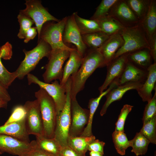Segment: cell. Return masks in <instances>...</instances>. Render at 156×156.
Here are the masks:
<instances>
[{
	"label": "cell",
	"mask_w": 156,
	"mask_h": 156,
	"mask_svg": "<svg viewBox=\"0 0 156 156\" xmlns=\"http://www.w3.org/2000/svg\"><path fill=\"white\" fill-rule=\"evenodd\" d=\"M70 51L61 49H52L45 65V70L42 75L44 82L50 83L54 80L61 81L64 62L69 56Z\"/></svg>",
	"instance_id": "7"
},
{
	"label": "cell",
	"mask_w": 156,
	"mask_h": 156,
	"mask_svg": "<svg viewBox=\"0 0 156 156\" xmlns=\"http://www.w3.org/2000/svg\"><path fill=\"white\" fill-rule=\"evenodd\" d=\"M147 70L148 74L145 81L136 90L142 101L148 102L153 97L152 91L156 89V63L152 64Z\"/></svg>",
	"instance_id": "19"
},
{
	"label": "cell",
	"mask_w": 156,
	"mask_h": 156,
	"mask_svg": "<svg viewBox=\"0 0 156 156\" xmlns=\"http://www.w3.org/2000/svg\"><path fill=\"white\" fill-rule=\"evenodd\" d=\"M37 31L36 27H31L26 31L24 42L28 43L30 40H33L36 36L37 33Z\"/></svg>",
	"instance_id": "44"
},
{
	"label": "cell",
	"mask_w": 156,
	"mask_h": 156,
	"mask_svg": "<svg viewBox=\"0 0 156 156\" xmlns=\"http://www.w3.org/2000/svg\"><path fill=\"white\" fill-rule=\"evenodd\" d=\"M156 115V91L151 99L146 105L144 112L143 123L147 122Z\"/></svg>",
	"instance_id": "38"
},
{
	"label": "cell",
	"mask_w": 156,
	"mask_h": 156,
	"mask_svg": "<svg viewBox=\"0 0 156 156\" xmlns=\"http://www.w3.org/2000/svg\"><path fill=\"white\" fill-rule=\"evenodd\" d=\"M26 112L23 106L18 105L13 109L11 114L4 125L21 120L25 118Z\"/></svg>",
	"instance_id": "39"
},
{
	"label": "cell",
	"mask_w": 156,
	"mask_h": 156,
	"mask_svg": "<svg viewBox=\"0 0 156 156\" xmlns=\"http://www.w3.org/2000/svg\"><path fill=\"white\" fill-rule=\"evenodd\" d=\"M149 43L151 55L154 63H156V34L153 36Z\"/></svg>",
	"instance_id": "43"
},
{
	"label": "cell",
	"mask_w": 156,
	"mask_h": 156,
	"mask_svg": "<svg viewBox=\"0 0 156 156\" xmlns=\"http://www.w3.org/2000/svg\"><path fill=\"white\" fill-rule=\"evenodd\" d=\"M129 143L130 146L132 148L131 152L138 156L146 153L150 142L139 132L136 133L133 139L129 140Z\"/></svg>",
	"instance_id": "30"
},
{
	"label": "cell",
	"mask_w": 156,
	"mask_h": 156,
	"mask_svg": "<svg viewBox=\"0 0 156 156\" xmlns=\"http://www.w3.org/2000/svg\"><path fill=\"white\" fill-rule=\"evenodd\" d=\"M60 155V156H85L76 152L68 145L61 147Z\"/></svg>",
	"instance_id": "42"
},
{
	"label": "cell",
	"mask_w": 156,
	"mask_h": 156,
	"mask_svg": "<svg viewBox=\"0 0 156 156\" xmlns=\"http://www.w3.org/2000/svg\"><path fill=\"white\" fill-rule=\"evenodd\" d=\"M28 156H55L47 153L37 147L31 151Z\"/></svg>",
	"instance_id": "45"
},
{
	"label": "cell",
	"mask_w": 156,
	"mask_h": 156,
	"mask_svg": "<svg viewBox=\"0 0 156 156\" xmlns=\"http://www.w3.org/2000/svg\"><path fill=\"white\" fill-rule=\"evenodd\" d=\"M62 38L64 44L66 43L74 44L79 53L83 57H84L88 49V47L82 40L75 21L74 13L67 16Z\"/></svg>",
	"instance_id": "14"
},
{
	"label": "cell",
	"mask_w": 156,
	"mask_h": 156,
	"mask_svg": "<svg viewBox=\"0 0 156 156\" xmlns=\"http://www.w3.org/2000/svg\"><path fill=\"white\" fill-rule=\"evenodd\" d=\"M26 112L25 124L28 134L43 136V125L39 104L36 99L27 101L23 105Z\"/></svg>",
	"instance_id": "10"
},
{
	"label": "cell",
	"mask_w": 156,
	"mask_h": 156,
	"mask_svg": "<svg viewBox=\"0 0 156 156\" xmlns=\"http://www.w3.org/2000/svg\"><path fill=\"white\" fill-rule=\"evenodd\" d=\"M28 84L34 83L44 89L53 99L57 114L63 109L66 101L65 85H62L58 81L55 80L51 83L43 82L34 75L29 73L27 75Z\"/></svg>",
	"instance_id": "8"
},
{
	"label": "cell",
	"mask_w": 156,
	"mask_h": 156,
	"mask_svg": "<svg viewBox=\"0 0 156 156\" xmlns=\"http://www.w3.org/2000/svg\"><path fill=\"white\" fill-rule=\"evenodd\" d=\"M82 40L89 49H98L101 47L110 36L101 31L81 35Z\"/></svg>",
	"instance_id": "28"
},
{
	"label": "cell",
	"mask_w": 156,
	"mask_h": 156,
	"mask_svg": "<svg viewBox=\"0 0 156 156\" xmlns=\"http://www.w3.org/2000/svg\"><path fill=\"white\" fill-rule=\"evenodd\" d=\"M37 146L55 156H60L62 146L54 138H47L43 136L36 137Z\"/></svg>",
	"instance_id": "26"
},
{
	"label": "cell",
	"mask_w": 156,
	"mask_h": 156,
	"mask_svg": "<svg viewBox=\"0 0 156 156\" xmlns=\"http://www.w3.org/2000/svg\"><path fill=\"white\" fill-rule=\"evenodd\" d=\"M95 20L98 23L101 31L109 36L117 33H120L125 28L108 16Z\"/></svg>",
	"instance_id": "27"
},
{
	"label": "cell",
	"mask_w": 156,
	"mask_h": 156,
	"mask_svg": "<svg viewBox=\"0 0 156 156\" xmlns=\"http://www.w3.org/2000/svg\"><path fill=\"white\" fill-rule=\"evenodd\" d=\"M67 16L54 23L48 21L42 28L38 40H42L47 43L52 49H61L71 51L75 48H70L64 43L63 35Z\"/></svg>",
	"instance_id": "6"
},
{
	"label": "cell",
	"mask_w": 156,
	"mask_h": 156,
	"mask_svg": "<svg viewBox=\"0 0 156 156\" xmlns=\"http://www.w3.org/2000/svg\"><path fill=\"white\" fill-rule=\"evenodd\" d=\"M8 102L4 101H0V108H6Z\"/></svg>",
	"instance_id": "48"
},
{
	"label": "cell",
	"mask_w": 156,
	"mask_h": 156,
	"mask_svg": "<svg viewBox=\"0 0 156 156\" xmlns=\"http://www.w3.org/2000/svg\"><path fill=\"white\" fill-rule=\"evenodd\" d=\"M113 142L117 152L121 155H125L126 150L130 147L129 141L124 132L114 131L112 134Z\"/></svg>",
	"instance_id": "32"
},
{
	"label": "cell",
	"mask_w": 156,
	"mask_h": 156,
	"mask_svg": "<svg viewBox=\"0 0 156 156\" xmlns=\"http://www.w3.org/2000/svg\"><path fill=\"white\" fill-rule=\"evenodd\" d=\"M83 57L76 49L70 51L69 59L63 69L62 78L60 84L65 85L70 76L76 73L81 64Z\"/></svg>",
	"instance_id": "22"
},
{
	"label": "cell",
	"mask_w": 156,
	"mask_h": 156,
	"mask_svg": "<svg viewBox=\"0 0 156 156\" xmlns=\"http://www.w3.org/2000/svg\"><path fill=\"white\" fill-rule=\"evenodd\" d=\"M0 101H4L6 102L3 98H2L0 96Z\"/></svg>",
	"instance_id": "49"
},
{
	"label": "cell",
	"mask_w": 156,
	"mask_h": 156,
	"mask_svg": "<svg viewBox=\"0 0 156 156\" xmlns=\"http://www.w3.org/2000/svg\"><path fill=\"white\" fill-rule=\"evenodd\" d=\"M73 13L76 23L81 35L101 31L95 20L84 19L79 16L77 12Z\"/></svg>",
	"instance_id": "29"
},
{
	"label": "cell",
	"mask_w": 156,
	"mask_h": 156,
	"mask_svg": "<svg viewBox=\"0 0 156 156\" xmlns=\"http://www.w3.org/2000/svg\"><path fill=\"white\" fill-rule=\"evenodd\" d=\"M134 14L140 22L146 14L150 0H125Z\"/></svg>",
	"instance_id": "31"
},
{
	"label": "cell",
	"mask_w": 156,
	"mask_h": 156,
	"mask_svg": "<svg viewBox=\"0 0 156 156\" xmlns=\"http://www.w3.org/2000/svg\"><path fill=\"white\" fill-rule=\"evenodd\" d=\"M1 53L0 47V83L7 89L15 79L17 78L15 71L9 72L4 66L1 61Z\"/></svg>",
	"instance_id": "35"
},
{
	"label": "cell",
	"mask_w": 156,
	"mask_h": 156,
	"mask_svg": "<svg viewBox=\"0 0 156 156\" xmlns=\"http://www.w3.org/2000/svg\"><path fill=\"white\" fill-rule=\"evenodd\" d=\"M129 53L119 56L106 66L107 74L103 83L99 88L100 94L107 89L113 81L118 80L120 77L128 61L127 56Z\"/></svg>",
	"instance_id": "15"
},
{
	"label": "cell",
	"mask_w": 156,
	"mask_h": 156,
	"mask_svg": "<svg viewBox=\"0 0 156 156\" xmlns=\"http://www.w3.org/2000/svg\"><path fill=\"white\" fill-rule=\"evenodd\" d=\"M139 24L148 41L156 34V1L150 0L148 12Z\"/></svg>",
	"instance_id": "21"
},
{
	"label": "cell",
	"mask_w": 156,
	"mask_h": 156,
	"mask_svg": "<svg viewBox=\"0 0 156 156\" xmlns=\"http://www.w3.org/2000/svg\"><path fill=\"white\" fill-rule=\"evenodd\" d=\"M36 145V140L27 142L0 134V154L6 153L18 156H28Z\"/></svg>",
	"instance_id": "11"
},
{
	"label": "cell",
	"mask_w": 156,
	"mask_h": 156,
	"mask_svg": "<svg viewBox=\"0 0 156 156\" xmlns=\"http://www.w3.org/2000/svg\"><path fill=\"white\" fill-rule=\"evenodd\" d=\"M95 139V136L72 137L68 136L67 145L78 153L84 155L88 151L89 144Z\"/></svg>",
	"instance_id": "25"
},
{
	"label": "cell",
	"mask_w": 156,
	"mask_h": 156,
	"mask_svg": "<svg viewBox=\"0 0 156 156\" xmlns=\"http://www.w3.org/2000/svg\"><path fill=\"white\" fill-rule=\"evenodd\" d=\"M117 86L116 81L113 82L107 90L100 94L99 96L95 98H91L89 101L88 107L89 109V116L88 123L82 133L80 135L81 136H90L92 135V125L94 114L99 106V102L104 96L113 88Z\"/></svg>",
	"instance_id": "23"
},
{
	"label": "cell",
	"mask_w": 156,
	"mask_h": 156,
	"mask_svg": "<svg viewBox=\"0 0 156 156\" xmlns=\"http://www.w3.org/2000/svg\"><path fill=\"white\" fill-rule=\"evenodd\" d=\"M124 43L120 33L110 36L102 46L98 49L103 56L106 66L112 61L115 54Z\"/></svg>",
	"instance_id": "17"
},
{
	"label": "cell",
	"mask_w": 156,
	"mask_h": 156,
	"mask_svg": "<svg viewBox=\"0 0 156 156\" xmlns=\"http://www.w3.org/2000/svg\"><path fill=\"white\" fill-rule=\"evenodd\" d=\"M1 51V58L5 60L10 59L12 54V47L8 42L0 47Z\"/></svg>",
	"instance_id": "41"
},
{
	"label": "cell",
	"mask_w": 156,
	"mask_h": 156,
	"mask_svg": "<svg viewBox=\"0 0 156 156\" xmlns=\"http://www.w3.org/2000/svg\"><path fill=\"white\" fill-rule=\"evenodd\" d=\"M105 66L104 59L98 49H88L79 69L71 76V99H76L77 94L84 88L88 79L97 68Z\"/></svg>",
	"instance_id": "1"
},
{
	"label": "cell",
	"mask_w": 156,
	"mask_h": 156,
	"mask_svg": "<svg viewBox=\"0 0 156 156\" xmlns=\"http://www.w3.org/2000/svg\"><path fill=\"white\" fill-rule=\"evenodd\" d=\"M133 107L128 104L123 106L115 124V131L124 132V127L126 119Z\"/></svg>",
	"instance_id": "37"
},
{
	"label": "cell",
	"mask_w": 156,
	"mask_h": 156,
	"mask_svg": "<svg viewBox=\"0 0 156 156\" xmlns=\"http://www.w3.org/2000/svg\"><path fill=\"white\" fill-rule=\"evenodd\" d=\"M105 142L99 140H94L89 145L88 151L98 152L104 155V147Z\"/></svg>",
	"instance_id": "40"
},
{
	"label": "cell",
	"mask_w": 156,
	"mask_h": 156,
	"mask_svg": "<svg viewBox=\"0 0 156 156\" xmlns=\"http://www.w3.org/2000/svg\"><path fill=\"white\" fill-rule=\"evenodd\" d=\"M17 18L20 25L17 36L20 39H23L25 38L26 31L31 27L34 22L30 18L20 12L18 15Z\"/></svg>",
	"instance_id": "36"
},
{
	"label": "cell",
	"mask_w": 156,
	"mask_h": 156,
	"mask_svg": "<svg viewBox=\"0 0 156 156\" xmlns=\"http://www.w3.org/2000/svg\"><path fill=\"white\" fill-rule=\"evenodd\" d=\"M128 61L140 68L147 70L152 64L149 49L145 48L129 53Z\"/></svg>",
	"instance_id": "24"
},
{
	"label": "cell",
	"mask_w": 156,
	"mask_h": 156,
	"mask_svg": "<svg viewBox=\"0 0 156 156\" xmlns=\"http://www.w3.org/2000/svg\"><path fill=\"white\" fill-rule=\"evenodd\" d=\"M70 77L65 84L66 99L64 106L57 114L54 138L62 147L68 145L67 139L70 125Z\"/></svg>",
	"instance_id": "5"
},
{
	"label": "cell",
	"mask_w": 156,
	"mask_h": 156,
	"mask_svg": "<svg viewBox=\"0 0 156 156\" xmlns=\"http://www.w3.org/2000/svg\"><path fill=\"white\" fill-rule=\"evenodd\" d=\"M70 110V125L68 136H80L88 123L89 110L82 108L75 99H71Z\"/></svg>",
	"instance_id": "12"
},
{
	"label": "cell",
	"mask_w": 156,
	"mask_h": 156,
	"mask_svg": "<svg viewBox=\"0 0 156 156\" xmlns=\"http://www.w3.org/2000/svg\"><path fill=\"white\" fill-rule=\"evenodd\" d=\"M118 1L102 0L90 19L96 20L107 16L112 8Z\"/></svg>",
	"instance_id": "34"
},
{
	"label": "cell",
	"mask_w": 156,
	"mask_h": 156,
	"mask_svg": "<svg viewBox=\"0 0 156 156\" xmlns=\"http://www.w3.org/2000/svg\"><path fill=\"white\" fill-rule=\"evenodd\" d=\"M35 96L39 104L43 125V136L53 138L57 116L54 101L41 88L35 92Z\"/></svg>",
	"instance_id": "2"
},
{
	"label": "cell",
	"mask_w": 156,
	"mask_h": 156,
	"mask_svg": "<svg viewBox=\"0 0 156 156\" xmlns=\"http://www.w3.org/2000/svg\"><path fill=\"white\" fill-rule=\"evenodd\" d=\"M120 34L124 43L116 53L113 60L125 53L145 48L149 49V42L139 23L132 27L125 28Z\"/></svg>",
	"instance_id": "3"
},
{
	"label": "cell",
	"mask_w": 156,
	"mask_h": 156,
	"mask_svg": "<svg viewBox=\"0 0 156 156\" xmlns=\"http://www.w3.org/2000/svg\"><path fill=\"white\" fill-rule=\"evenodd\" d=\"M143 83L140 82H130L117 86L113 88L105 95L106 99L101 109V116H102L104 115L109 105L113 102L120 100L127 92L131 90H136L141 87Z\"/></svg>",
	"instance_id": "16"
},
{
	"label": "cell",
	"mask_w": 156,
	"mask_h": 156,
	"mask_svg": "<svg viewBox=\"0 0 156 156\" xmlns=\"http://www.w3.org/2000/svg\"><path fill=\"white\" fill-rule=\"evenodd\" d=\"M150 143L156 144V115L150 120L143 123L140 131Z\"/></svg>",
	"instance_id": "33"
},
{
	"label": "cell",
	"mask_w": 156,
	"mask_h": 156,
	"mask_svg": "<svg viewBox=\"0 0 156 156\" xmlns=\"http://www.w3.org/2000/svg\"><path fill=\"white\" fill-rule=\"evenodd\" d=\"M89 155L90 156H103L104 155L100 153L94 151H90Z\"/></svg>",
	"instance_id": "47"
},
{
	"label": "cell",
	"mask_w": 156,
	"mask_h": 156,
	"mask_svg": "<svg viewBox=\"0 0 156 156\" xmlns=\"http://www.w3.org/2000/svg\"><path fill=\"white\" fill-rule=\"evenodd\" d=\"M154 156H156V152L155 151V153Z\"/></svg>",
	"instance_id": "50"
},
{
	"label": "cell",
	"mask_w": 156,
	"mask_h": 156,
	"mask_svg": "<svg viewBox=\"0 0 156 156\" xmlns=\"http://www.w3.org/2000/svg\"><path fill=\"white\" fill-rule=\"evenodd\" d=\"M147 74V70L139 68L128 61L122 74L116 80L118 85L130 82L144 83Z\"/></svg>",
	"instance_id": "18"
},
{
	"label": "cell",
	"mask_w": 156,
	"mask_h": 156,
	"mask_svg": "<svg viewBox=\"0 0 156 156\" xmlns=\"http://www.w3.org/2000/svg\"><path fill=\"white\" fill-rule=\"evenodd\" d=\"M0 96L5 101L8 102L11 100V97L7 89L0 83Z\"/></svg>",
	"instance_id": "46"
},
{
	"label": "cell",
	"mask_w": 156,
	"mask_h": 156,
	"mask_svg": "<svg viewBox=\"0 0 156 156\" xmlns=\"http://www.w3.org/2000/svg\"><path fill=\"white\" fill-rule=\"evenodd\" d=\"M108 16L125 28L135 26L140 23L125 0H118L112 8Z\"/></svg>",
	"instance_id": "13"
},
{
	"label": "cell",
	"mask_w": 156,
	"mask_h": 156,
	"mask_svg": "<svg viewBox=\"0 0 156 156\" xmlns=\"http://www.w3.org/2000/svg\"><path fill=\"white\" fill-rule=\"evenodd\" d=\"M52 50L50 46L41 39L38 40L37 45L32 49L29 51L23 49L25 57L15 71L17 76V78L23 79L34 69L43 57H49Z\"/></svg>",
	"instance_id": "4"
},
{
	"label": "cell",
	"mask_w": 156,
	"mask_h": 156,
	"mask_svg": "<svg viewBox=\"0 0 156 156\" xmlns=\"http://www.w3.org/2000/svg\"><path fill=\"white\" fill-rule=\"evenodd\" d=\"M0 134L30 142L29 135L25 126V118L21 120L0 126Z\"/></svg>",
	"instance_id": "20"
},
{
	"label": "cell",
	"mask_w": 156,
	"mask_h": 156,
	"mask_svg": "<svg viewBox=\"0 0 156 156\" xmlns=\"http://www.w3.org/2000/svg\"><path fill=\"white\" fill-rule=\"evenodd\" d=\"M25 4V9L20 10V12L31 18L35 23L37 31L38 38L44 24L46 22L53 21L58 22L59 20L51 14L44 7L41 1L27 0Z\"/></svg>",
	"instance_id": "9"
}]
</instances>
